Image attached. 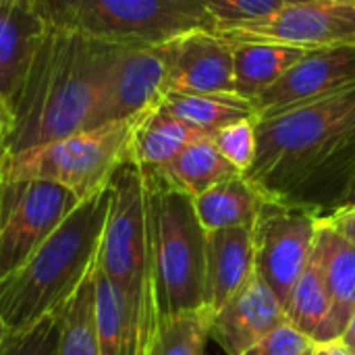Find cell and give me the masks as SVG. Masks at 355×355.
Returning a JSON list of instances; mask_svg holds the SVG:
<instances>
[{"label": "cell", "instance_id": "obj_1", "mask_svg": "<svg viewBox=\"0 0 355 355\" xmlns=\"http://www.w3.org/2000/svg\"><path fill=\"white\" fill-rule=\"evenodd\" d=\"M250 181L268 198L327 218L355 183V85L256 119Z\"/></svg>", "mask_w": 355, "mask_h": 355}, {"label": "cell", "instance_id": "obj_2", "mask_svg": "<svg viewBox=\"0 0 355 355\" xmlns=\"http://www.w3.org/2000/svg\"><path fill=\"white\" fill-rule=\"evenodd\" d=\"M121 48L48 25L21 87L8 102L6 158L85 131Z\"/></svg>", "mask_w": 355, "mask_h": 355}, {"label": "cell", "instance_id": "obj_3", "mask_svg": "<svg viewBox=\"0 0 355 355\" xmlns=\"http://www.w3.org/2000/svg\"><path fill=\"white\" fill-rule=\"evenodd\" d=\"M110 185L77 204L40 250L0 285V316L15 341L58 314L94 275L106 227Z\"/></svg>", "mask_w": 355, "mask_h": 355}, {"label": "cell", "instance_id": "obj_4", "mask_svg": "<svg viewBox=\"0 0 355 355\" xmlns=\"http://www.w3.org/2000/svg\"><path fill=\"white\" fill-rule=\"evenodd\" d=\"M98 268L114 287L133 354L152 355L162 327L150 193L144 171L129 158L110 183V204Z\"/></svg>", "mask_w": 355, "mask_h": 355}, {"label": "cell", "instance_id": "obj_5", "mask_svg": "<svg viewBox=\"0 0 355 355\" xmlns=\"http://www.w3.org/2000/svg\"><path fill=\"white\" fill-rule=\"evenodd\" d=\"M48 25L116 46H162L216 31L202 0H35Z\"/></svg>", "mask_w": 355, "mask_h": 355}, {"label": "cell", "instance_id": "obj_6", "mask_svg": "<svg viewBox=\"0 0 355 355\" xmlns=\"http://www.w3.org/2000/svg\"><path fill=\"white\" fill-rule=\"evenodd\" d=\"M141 168V166H139ZM152 216V241L162 322L204 310L206 237L193 198L173 187L156 168H141Z\"/></svg>", "mask_w": 355, "mask_h": 355}, {"label": "cell", "instance_id": "obj_7", "mask_svg": "<svg viewBox=\"0 0 355 355\" xmlns=\"http://www.w3.org/2000/svg\"><path fill=\"white\" fill-rule=\"evenodd\" d=\"M141 114L29 148L6 158L0 181L42 179L87 200L104 191L131 158V141Z\"/></svg>", "mask_w": 355, "mask_h": 355}, {"label": "cell", "instance_id": "obj_8", "mask_svg": "<svg viewBox=\"0 0 355 355\" xmlns=\"http://www.w3.org/2000/svg\"><path fill=\"white\" fill-rule=\"evenodd\" d=\"M79 202L50 181H0V285L23 268Z\"/></svg>", "mask_w": 355, "mask_h": 355}, {"label": "cell", "instance_id": "obj_9", "mask_svg": "<svg viewBox=\"0 0 355 355\" xmlns=\"http://www.w3.org/2000/svg\"><path fill=\"white\" fill-rule=\"evenodd\" d=\"M320 223L312 210L266 200L252 227L256 275L283 306L310 262Z\"/></svg>", "mask_w": 355, "mask_h": 355}, {"label": "cell", "instance_id": "obj_10", "mask_svg": "<svg viewBox=\"0 0 355 355\" xmlns=\"http://www.w3.org/2000/svg\"><path fill=\"white\" fill-rule=\"evenodd\" d=\"M237 42H275L306 50L355 48V0H316L306 4H283L275 15L258 23L216 31Z\"/></svg>", "mask_w": 355, "mask_h": 355}, {"label": "cell", "instance_id": "obj_11", "mask_svg": "<svg viewBox=\"0 0 355 355\" xmlns=\"http://www.w3.org/2000/svg\"><path fill=\"white\" fill-rule=\"evenodd\" d=\"M171 46H123L96 98L87 129L135 119L158 106L171 64ZM85 129V131H87Z\"/></svg>", "mask_w": 355, "mask_h": 355}, {"label": "cell", "instance_id": "obj_12", "mask_svg": "<svg viewBox=\"0 0 355 355\" xmlns=\"http://www.w3.org/2000/svg\"><path fill=\"white\" fill-rule=\"evenodd\" d=\"M352 85H355L354 46L310 50L252 104L256 119H266Z\"/></svg>", "mask_w": 355, "mask_h": 355}, {"label": "cell", "instance_id": "obj_13", "mask_svg": "<svg viewBox=\"0 0 355 355\" xmlns=\"http://www.w3.org/2000/svg\"><path fill=\"white\" fill-rule=\"evenodd\" d=\"M285 322V306L254 272L250 281L212 316L210 339L227 355H245Z\"/></svg>", "mask_w": 355, "mask_h": 355}, {"label": "cell", "instance_id": "obj_14", "mask_svg": "<svg viewBox=\"0 0 355 355\" xmlns=\"http://www.w3.org/2000/svg\"><path fill=\"white\" fill-rule=\"evenodd\" d=\"M166 94H235L233 44L216 31H193L175 40Z\"/></svg>", "mask_w": 355, "mask_h": 355}, {"label": "cell", "instance_id": "obj_15", "mask_svg": "<svg viewBox=\"0 0 355 355\" xmlns=\"http://www.w3.org/2000/svg\"><path fill=\"white\" fill-rule=\"evenodd\" d=\"M314 250L322 266L331 302L329 318L316 333L314 343H331L339 341L355 314V245L322 218Z\"/></svg>", "mask_w": 355, "mask_h": 355}, {"label": "cell", "instance_id": "obj_16", "mask_svg": "<svg viewBox=\"0 0 355 355\" xmlns=\"http://www.w3.org/2000/svg\"><path fill=\"white\" fill-rule=\"evenodd\" d=\"M35 0H0V98L12 100L46 35Z\"/></svg>", "mask_w": 355, "mask_h": 355}, {"label": "cell", "instance_id": "obj_17", "mask_svg": "<svg viewBox=\"0 0 355 355\" xmlns=\"http://www.w3.org/2000/svg\"><path fill=\"white\" fill-rule=\"evenodd\" d=\"M254 272L252 229L229 227L208 231L204 310L214 316Z\"/></svg>", "mask_w": 355, "mask_h": 355}, {"label": "cell", "instance_id": "obj_18", "mask_svg": "<svg viewBox=\"0 0 355 355\" xmlns=\"http://www.w3.org/2000/svg\"><path fill=\"white\" fill-rule=\"evenodd\" d=\"M233 44V42H231ZM310 50L275 42H237L233 44V81L235 94L254 102L264 89L279 81Z\"/></svg>", "mask_w": 355, "mask_h": 355}, {"label": "cell", "instance_id": "obj_19", "mask_svg": "<svg viewBox=\"0 0 355 355\" xmlns=\"http://www.w3.org/2000/svg\"><path fill=\"white\" fill-rule=\"evenodd\" d=\"M268 198L243 173L214 185L193 198L196 214L206 231L248 227L252 229Z\"/></svg>", "mask_w": 355, "mask_h": 355}, {"label": "cell", "instance_id": "obj_20", "mask_svg": "<svg viewBox=\"0 0 355 355\" xmlns=\"http://www.w3.org/2000/svg\"><path fill=\"white\" fill-rule=\"evenodd\" d=\"M202 135L204 133L185 125L162 104H158L144 112L135 127L131 141V160L141 168H160Z\"/></svg>", "mask_w": 355, "mask_h": 355}, {"label": "cell", "instance_id": "obj_21", "mask_svg": "<svg viewBox=\"0 0 355 355\" xmlns=\"http://www.w3.org/2000/svg\"><path fill=\"white\" fill-rule=\"evenodd\" d=\"M156 171L189 198H198L214 185L239 175V171L216 150L210 135L193 139L179 156Z\"/></svg>", "mask_w": 355, "mask_h": 355}, {"label": "cell", "instance_id": "obj_22", "mask_svg": "<svg viewBox=\"0 0 355 355\" xmlns=\"http://www.w3.org/2000/svg\"><path fill=\"white\" fill-rule=\"evenodd\" d=\"M160 104L204 135L237 121L256 119L254 104L239 94H166Z\"/></svg>", "mask_w": 355, "mask_h": 355}, {"label": "cell", "instance_id": "obj_23", "mask_svg": "<svg viewBox=\"0 0 355 355\" xmlns=\"http://www.w3.org/2000/svg\"><path fill=\"white\" fill-rule=\"evenodd\" d=\"M329 312H331V302L324 285V275L318 254L314 250L306 270L302 272V277L291 289L289 300L285 302V314H287V322L293 329L314 339L320 327L327 322Z\"/></svg>", "mask_w": 355, "mask_h": 355}, {"label": "cell", "instance_id": "obj_24", "mask_svg": "<svg viewBox=\"0 0 355 355\" xmlns=\"http://www.w3.org/2000/svg\"><path fill=\"white\" fill-rule=\"evenodd\" d=\"M94 277L96 270L58 312L60 335L56 355H100Z\"/></svg>", "mask_w": 355, "mask_h": 355}, {"label": "cell", "instance_id": "obj_25", "mask_svg": "<svg viewBox=\"0 0 355 355\" xmlns=\"http://www.w3.org/2000/svg\"><path fill=\"white\" fill-rule=\"evenodd\" d=\"M96 329L100 355H135L119 295L104 272L96 266Z\"/></svg>", "mask_w": 355, "mask_h": 355}, {"label": "cell", "instance_id": "obj_26", "mask_svg": "<svg viewBox=\"0 0 355 355\" xmlns=\"http://www.w3.org/2000/svg\"><path fill=\"white\" fill-rule=\"evenodd\" d=\"M212 316L206 310L173 316L162 322L152 355H204Z\"/></svg>", "mask_w": 355, "mask_h": 355}, {"label": "cell", "instance_id": "obj_27", "mask_svg": "<svg viewBox=\"0 0 355 355\" xmlns=\"http://www.w3.org/2000/svg\"><path fill=\"white\" fill-rule=\"evenodd\" d=\"M223 158L233 164L239 173H248L256 156V119L231 123L210 135Z\"/></svg>", "mask_w": 355, "mask_h": 355}, {"label": "cell", "instance_id": "obj_28", "mask_svg": "<svg viewBox=\"0 0 355 355\" xmlns=\"http://www.w3.org/2000/svg\"><path fill=\"white\" fill-rule=\"evenodd\" d=\"M212 19L216 21V31H227L237 25L258 23L275 15L283 2L281 0H202Z\"/></svg>", "mask_w": 355, "mask_h": 355}, {"label": "cell", "instance_id": "obj_29", "mask_svg": "<svg viewBox=\"0 0 355 355\" xmlns=\"http://www.w3.org/2000/svg\"><path fill=\"white\" fill-rule=\"evenodd\" d=\"M60 320L58 314L48 316L31 331L17 337L6 355H56L58 352Z\"/></svg>", "mask_w": 355, "mask_h": 355}, {"label": "cell", "instance_id": "obj_30", "mask_svg": "<svg viewBox=\"0 0 355 355\" xmlns=\"http://www.w3.org/2000/svg\"><path fill=\"white\" fill-rule=\"evenodd\" d=\"M314 339L293 329L289 322L275 329L245 355H304L314 347Z\"/></svg>", "mask_w": 355, "mask_h": 355}, {"label": "cell", "instance_id": "obj_31", "mask_svg": "<svg viewBox=\"0 0 355 355\" xmlns=\"http://www.w3.org/2000/svg\"><path fill=\"white\" fill-rule=\"evenodd\" d=\"M327 220L333 229H337L349 243L355 245V204L341 206L331 216H327Z\"/></svg>", "mask_w": 355, "mask_h": 355}, {"label": "cell", "instance_id": "obj_32", "mask_svg": "<svg viewBox=\"0 0 355 355\" xmlns=\"http://www.w3.org/2000/svg\"><path fill=\"white\" fill-rule=\"evenodd\" d=\"M8 131H10V110L6 102L0 98V171L6 160V141H8Z\"/></svg>", "mask_w": 355, "mask_h": 355}, {"label": "cell", "instance_id": "obj_33", "mask_svg": "<svg viewBox=\"0 0 355 355\" xmlns=\"http://www.w3.org/2000/svg\"><path fill=\"white\" fill-rule=\"evenodd\" d=\"M312 355H349L347 349L339 343V341H331V343H316Z\"/></svg>", "mask_w": 355, "mask_h": 355}, {"label": "cell", "instance_id": "obj_34", "mask_svg": "<svg viewBox=\"0 0 355 355\" xmlns=\"http://www.w3.org/2000/svg\"><path fill=\"white\" fill-rule=\"evenodd\" d=\"M339 343L347 349V354L355 355V314L352 316L349 324L345 327L343 335L339 337Z\"/></svg>", "mask_w": 355, "mask_h": 355}, {"label": "cell", "instance_id": "obj_35", "mask_svg": "<svg viewBox=\"0 0 355 355\" xmlns=\"http://www.w3.org/2000/svg\"><path fill=\"white\" fill-rule=\"evenodd\" d=\"M10 345H12V339H10L8 329H6V324H4V320L0 316V355H6V352L10 349Z\"/></svg>", "mask_w": 355, "mask_h": 355}, {"label": "cell", "instance_id": "obj_36", "mask_svg": "<svg viewBox=\"0 0 355 355\" xmlns=\"http://www.w3.org/2000/svg\"><path fill=\"white\" fill-rule=\"evenodd\" d=\"M349 204H355V183H354V187H352V191H349V196H347V200H345V204H343V206H349Z\"/></svg>", "mask_w": 355, "mask_h": 355}, {"label": "cell", "instance_id": "obj_37", "mask_svg": "<svg viewBox=\"0 0 355 355\" xmlns=\"http://www.w3.org/2000/svg\"><path fill=\"white\" fill-rule=\"evenodd\" d=\"M283 4H306V2H316V0H281Z\"/></svg>", "mask_w": 355, "mask_h": 355}, {"label": "cell", "instance_id": "obj_38", "mask_svg": "<svg viewBox=\"0 0 355 355\" xmlns=\"http://www.w3.org/2000/svg\"><path fill=\"white\" fill-rule=\"evenodd\" d=\"M312 349H314V347H312ZM312 349H310V352H308V354H304V355H312Z\"/></svg>", "mask_w": 355, "mask_h": 355}]
</instances>
